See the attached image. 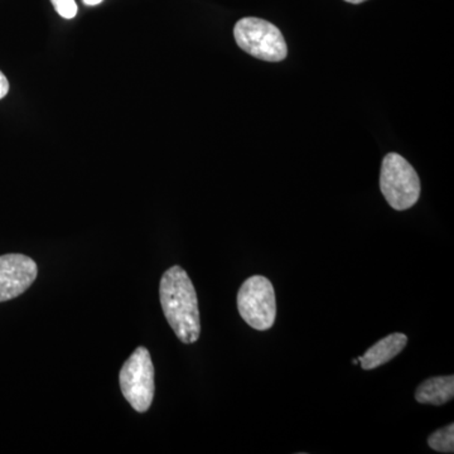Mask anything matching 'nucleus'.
Listing matches in <instances>:
<instances>
[{
	"instance_id": "nucleus-1",
	"label": "nucleus",
	"mask_w": 454,
	"mask_h": 454,
	"mask_svg": "<svg viewBox=\"0 0 454 454\" xmlns=\"http://www.w3.org/2000/svg\"><path fill=\"white\" fill-rule=\"evenodd\" d=\"M160 300L167 322L179 340L186 345L195 343L201 333L199 301L184 269L176 265L163 274Z\"/></svg>"
},
{
	"instance_id": "nucleus-2",
	"label": "nucleus",
	"mask_w": 454,
	"mask_h": 454,
	"mask_svg": "<svg viewBox=\"0 0 454 454\" xmlns=\"http://www.w3.org/2000/svg\"><path fill=\"white\" fill-rule=\"evenodd\" d=\"M380 188L394 210H408L419 200V176L404 157L389 153L382 160Z\"/></svg>"
},
{
	"instance_id": "nucleus-3",
	"label": "nucleus",
	"mask_w": 454,
	"mask_h": 454,
	"mask_svg": "<svg viewBox=\"0 0 454 454\" xmlns=\"http://www.w3.org/2000/svg\"><path fill=\"white\" fill-rule=\"evenodd\" d=\"M236 43L250 56L280 62L288 55L286 40L278 27L260 18H243L235 25Z\"/></svg>"
},
{
	"instance_id": "nucleus-4",
	"label": "nucleus",
	"mask_w": 454,
	"mask_h": 454,
	"mask_svg": "<svg viewBox=\"0 0 454 454\" xmlns=\"http://www.w3.org/2000/svg\"><path fill=\"white\" fill-rule=\"evenodd\" d=\"M238 309L241 318L254 330L273 327L277 317L276 292L268 278H247L238 293Z\"/></svg>"
},
{
	"instance_id": "nucleus-5",
	"label": "nucleus",
	"mask_w": 454,
	"mask_h": 454,
	"mask_svg": "<svg viewBox=\"0 0 454 454\" xmlns=\"http://www.w3.org/2000/svg\"><path fill=\"white\" fill-rule=\"evenodd\" d=\"M121 389L127 402L138 413L151 408L154 397V366L145 348H138L121 367Z\"/></svg>"
},
{
	"instance_id": "nucleus-6",
	"label": "nucleus",
	"mask_w": 454,
	"mask_h": 454,
	"mask_svg": "<svg viewBox=\"0 0 454 454\" xmlns=\"http://www.w3.org/2000/svg\"><path fill=\"white\" fill-rule=\"evenodd\" d=\"M38 268L35 260L22 254L0 256V303L14 300L35 283Z\"/></svg>"
},
{
	"instance_id": "nucleus-7",
	"label": "nucleus",
	"mask_w": 454,
	"mask_h": 454,
	"mask_svg": "<svg viewBox=\"0 0 454 454\" xmlns=\"http://www.w3.org/2000/svg\"><path fill=\"white\" fill-rule=\"evenodd\" d=\"M408 343L404 333H393L376 342L364 356L358 357V363L364 370H373L385 365L396 357Z\"/></svg>"
},
{
	"instance_id": "nucleus-8",
	"label": "nucleus",
	"mask_w": 454,
	"mask_h": 454,
	"mask_svg": "<svg viewBox=\"0 0 454 454\" xmlns=\"http://www.w3.org/2000/svg\"><path fill=\"white\" fill-rule=\"evenodd\" d=\"M454 378L450 376H438L422 382L415 391V400L420 404L444 405L453 399Z\"/></svg>"
},
{
	"instance_id": "nucleus-9",
	"label": "nucleus",
	"mask_w": 454,
	"mask_h": 454,
	"mask_svg": "<svg viewBox=\"0 0 454 454\" xmlns=\"http://www.w3.org/2000/svg\"><path fill=\"white\" fill-rule=\"evenodd\" d=\"M428 444L432 450H437L441 453H453L454 452V426L444 427V428L438 429L437 432L433 433L428 438Z\"/></svg>"
},
{
	"instance_id": "nucleus-10",
	"label": "nucleus",
	"mask_w": 454,
	"mask_h": 454,
	"mask_svg": "<svg viewBox=\"0 0 454 454\" xmlns=\"http://www.w3.org/2000/svg\"><path fill=\"white\" fill-rule=\"evenodd\" d=\"M57 13L65 20H73L77 14V4L74 0H51Z\"/></svg>"
},
{
	"instance_id": "nucleus-11",
	"label": "nucleus",
	"mask_w": 454,
	"mask_h": 454,
	"mask_svg": "<svg viewBox=\"0 0 454 454\" xmlns=\"http://www.w3.org/2000/svg\"><path fill=\"white\" fill-rule=\"evenodd\" d=\"M9 91V82L5 74L0 71V100L7 97Z\"/></svg>"
},
{
	"instance_id": "nucleus-12",
	"label": "nucleus",
	"mask_w": 454,
	"mask_h": 454,
	"mask_svg": "<svg viewBox=\"0 0 454 454\" xmlns=\"http://www.w3.org/2000/svg\"><path fill=\"white\" fill-rule=\"evenodd\" d=\"M101 2H103V0H83L86 5H98L100 4Z\"/></svg>"
},
{
	"instance_id": "nucleus-13",
	"label": "nucleus",
	"mask_w": 454,
	"mask_h": 454,
	"mask_svg": "<svg viewBox=\"0 0 454 454\" xmlns=\"http://www.w3.org/2000/svg\"><path fill=\"white\" fill-rule=\"evenodd\" d=\"M345 2L351 3V4H361V3L366 2V0H345Z\"/></svg>"
},
{
	"instance_id": "nucleus-14",
	"label": "nucleus",
	"mask_w": 454,
	"mask_h": 454,
	"mask_svg": "<svg viewBox=\"0 0 454 454\" xmlns=\"http://www.w3.org/2000/svg\"><path fill=\"white\" fill-rule=\"evenodd\" d=\"M352 364H354V365H357V364H358L357 358H354V360H352Z\"/></svg>"
}]
</instances>
